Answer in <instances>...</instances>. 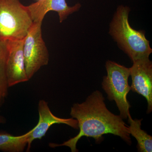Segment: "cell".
<instances>
[{
	"label": "cell",
	"mask_w": 152,
	"mask_h": 152,
	"mask_svg": "<svg viewBox=\"0 0 152 152\" xmlns=\"http://www.w3.org/2000/svg\"><path fill=\"white\" fill-rule=\"evenodd\" d=\"M70 115L77 121L79 134L63 144L50 143V147L66 146L72 152H78L76 146L82 137L93 138L99 144L103 140V135L106 134L119 136L129 145L132 144L129 126L120 115H114L108 110L104 98L99 91L92 93L83 102L74 104Z\"/></svg>",
	"instance_id": "obj_1"
},
{
	"label": "cell",
	"mask_w": 152,
	"mask_h": 152,
	"mask_svg": "<svg viewBox=\"0 0 152 152\" xmlns=\"http://www.w3.org/2000/svg\"><path fill=\"white\" fill-rule=\"evenodd\" d=\"M130 12V8L127 6L120 5L117 7L109 25V34L133 62L149 58L152 49L145 31H138L131 26L129 21Z\"/></svg>",
	"instance_id": "obj_2"
},
{
	"label": "cell",
	"mask_w": 152,
	"mask_h": 152,
	"mask_svg": "<svg viewBox=\"0 0 152 152\" xmlns=\"http://www.w3.org/2000/svg\"><path fill=\"white\" fill-rule=\"evenodd\" d=\"M34 24L20 0H0V40H22Z\"/></svg>",
	"instance_id": "obj_3"
},
{
	"label": "cell",
	"mask_w": 152,
	"mask_h": 152,
	"mask_svg": "<svg viewBox=\"0 0 152 152\" xmlns=\"http://www.w3.org/2000/svg\"><path fill=\"white\" fill-rule=\"evenodd\" d=\"M107 75L103 79L102 87L110 101H114L119 110V115L127 119L131 105L127 96L131 91L128 79L130 76L129 68L108 60L106 62Z\"/></svg>",
	"instance_id": "obj_4"
},
{
	"label": "cell",
	"mask_w": 152,
	"mask_h": 152,
	"mask_svg": "<svg viewBox=\"0 0 152 152\" xmlns=\"http://www.w3.org/2000/svg\"><path fill=\"white\" fill-rule=\"evenodd\" d=\"M42 22L34 23L23 40L26 72L30 80L42 67L49 61V53L42 35Z\"/></svg>",
	"instance_id": "obj_5"
},
{
	"label": "cell",
	"mask_w": 152,
	"mask_h": 152,
	"mask_svg": "<svg viewBox=\"0 0 152 152\" xmlns=\"http://www.w3.org/2000/svg\"><path fill=\"white\" fill-rule=\"evenodd\" d=\"M133 63L129 68L132 79L131 90L145 98L147 113L149 114L152 111V62L149 58H144Z\"/></svg>",
	"instance_id": "obj_6"
},
{
	"label": "cell",
	"mask_w": 152,
	"mask_h": 152,
	"mask_svg": "<svg viewBox=\"0 0 152 152\" xmlns=\"http://www.w3.org/2000/svg\"><path fill=\"white\" fill-rule=\"evenodd\" d=\"M23 39L7 41V78L9 87L28 81L24 58Z\"/></svg>",
	"instance_id": "obj_7"
},
{
	"label": "cell",
	"mask_w": 152,
	"mask_h": 152,
	"mask_svg": "<svg viewBox=\"0 0 152 152\" xmlns=\"http://www.w3.org/2000/svg\"><path fill=\"white\" fill-rule=\"evenodd\" d=\"M39 122L37 126L30 131L28 136L27 152H29L32 142L36 139L41 140L45 136L50 128L56 124H64L75 129H78V121L73 118H62L54 115L50 110L47 102L44 100L39 101L38 104Z\"/></svg>",
	"instance_id": "obj_8"
},
{
	"label": "cell",
	"mask_w": 152,
	"mask_h": 152,
	"mask_svg": "<svg viewBox=\"0 0 152 152\" xmlns=\"http://www.w3.org/2000/svg\"><path fill=\"white\" fill-rule=\"evenodd\" d=\"M34 23L42 22L46 14L50 11L57 12L60 23L70 15L80 10L82 5L78 3L69 6L66 0H41L27 6Z\"/></svg>",
	"instance_id": "obj_9"
},
{
	"label": "cell",
	"mask_w": 152,
	"mask_h": 152,
	"mask_svg": "<svg viewBox=\"0 0 152 152\" xmlns=\"http://www.w3.org/2000/svg\"><path fill=\"white\" fill-rule=\"evenodd\" d=\"M128 122L130 134L135 138L137 141V145L139 151L140 152H152V137L148 134L141 128V120H133L130 114L128 115Z\"/></svg>",
	"instance_id": "obj_10"
},
{
	"label": "cell",
	"mask_w": 152,
	"mask_h": 152,
	"mask_svg": "<svg viewBox=\"0 0 152 152\" xmlns=\"http://www.w3.org/2000/svg\"><path fill=\"white\" fill-rule=\"evenodd\" d=\"M29 132L21 136H14L4 132H0V151L8 152H21L28 145Z\"/></svg>",
	"instance_id": "obj_11"
},
{
	"label": "cell",
	"mask_w": 152,
	"mask_h": 152,
	"mask_svg": "<svg viewBox=\"0 0 152 152\" xmlns=\"http://www.w3.org/2000/svg\"><path fill=\"white\" fill-rule=\"evenodd\" d=\"M8 56L7 41L0 40V107L8 94L7 78V62Z\"/></svg>",
	"instance_id": "obj_12"
},
{
	"label": "cell",
	"mask_w": 152,
	"mask_h": 152,
	"mask_svg": "<svg viewBox=\"0 0 152 152\" xmlns=\"http://www.w3.org/2000/svg\"><path fill=\"white\" fill-rule=\"evenodd\" d=\"M6 119L4 117L0 116V124H4L5 123Z\"/></svg>",
	"instance_id": "obj_13"
},
{
	"label": "cell",
	"mask_w": 152,
	"mask_h": 152,
	"mask_svg": "<svg viewBox=\"0 0 152 152\" xmlns=\"http://www.w3.org/2000/svg\"><path fill=\"white\" fill-rule=\"evenodd\" d=\"M41 1V0H37V1Z\"/></svg>",
	"instance_id": "obj_14"
}]
</instances>
